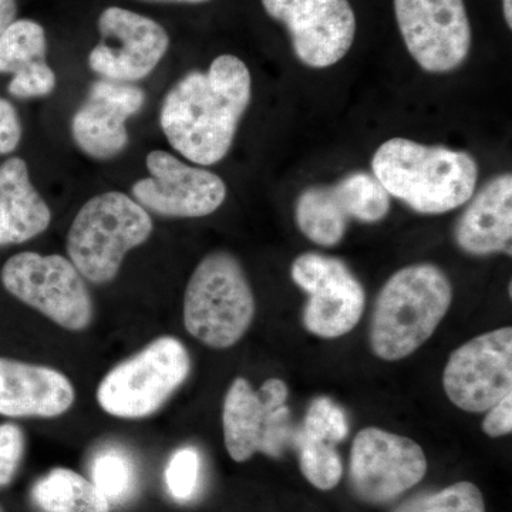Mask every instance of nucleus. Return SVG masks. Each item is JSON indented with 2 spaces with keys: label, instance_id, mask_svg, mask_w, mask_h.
<instances>
[{
  "label": "nucleus",
  "instance_id": "obj_1",
  "mask_svg": "<svg viewBox=\"0 0 512 512\" xmlns=\"http://www.w3.org/2000/svg\"><path fill=\"white\" fill-rule=\"evenodd\" d=\"M252 97L247 64L218 56L208 72H190L165 94L160 124L168 143L191 163L208 167L224 160Z\"/></svg>",
  "mask_w": 512,
  "mask_h": 512
},
{
  "label": "nucleus",
  "instance_id": "obj_2",
  "mask_svg": "<svg viewBox=\"0 0 512 512\" xmlns=\"http://www.w3.org/2000/svg\"><path fill=\"white\" fill-rule=\"evenodd\" d=\"M373 175L390 197L419 214H446L476 192L478 165L466 151L394 137L377 148Z\"/></svg>",
  "mask_w": 512,
  "mask_h": 512
},
{
  "label": "nucleus",
  "instance_id": "obj_3",
  "mask_svg": "<svg viewBox=\"0 0 512 512\" xmlns=\"http://www.w3.org/2000/svg\"><path fill=\"white\" fill-rule=\"evenodd\" d=\"M453 302L450 279L433 264H414L390 276L379 292L370 345L380 359L412 355L439 328Z\"/></svg>",
  "mask_w": 512,
  "mask_h": 512
},
{
  "label": "nucleus",
  "instance_id": "obj_4",
  "mask_svg": "<svg viewBox=\"0 0 512 512\" xmlns=\"http://www.w3.org/2000/svg\"><path fill=\"white\" fill-rule=\"evenodd\" d=\"M150 214L124 192L110 191L86 202L67 234L70 261L86 281L110 284L124 258L153 234Z\"/></svg>",
  "mask_w": 512,
  "mask_h": 512
},
{
  "label": "nucleus",
  "instance_id": "obj_5",
  "mask_svg": "<svg viewBox=\"0 0 512 512\" xmlns=\"http://www.w3.org/2000/svg\"><path fill=\"white\" fill-rule=\"evenodd\" d=\"M255 298L234 255L215 251L192 272L184 293V326L212 349L237 345L255 318Z\"/></svg>",
  "mask_w": 512,
  "mask_h": 512
},
{
  "label": "nucleus",
  "instance_id": "obj_6",
  "mask_svg": "<svg viewBox=\"0 0 512 512\" xmlns=\"http://www.w3.org/2000/svg\"><path fill=\"white\" fill-rule=\"evenodd\" d=\"M191 372V357L174 336H161L113 367L97 387V403L119 419H146L170 400Z\"/></svg>",
  "mask_w": 512,
  "mask_h": 512
},
{
  "label": "nucleus",
  "instance_id": "obj_7",
  "mask_svg": "<svg viewBox=\"0 0 512 512\" xmlns=\"http://www.w3.org/2000/svg\"><path fill=\"white\" fill-rule=\"evenodd\" d=\"M3 288L20 302L72 332L92 325V295L79 269L62 255L20 252L3 266Z\"/></svg>",
  "mask_w": 512,
  "mask_h": 512
},
{
  "label": "nucleus",
  "instance_id": "obj_8",
  "mask_svg": "<svg viewBox=\"0 0 512 512\" xmlns=\"http://www.w3.org/2000/svg\"><path fill=\"white\" fill-rule=\"evenodd\" d=\"M289 389L284 380H265L258 390L244 377H237L225 394L222 430L229 457L244 463L256 453L272 458L284 456L292 446Z\"/></svg>",
  "mask_w": 512,
  "mask_h": 512
},
{
  "label": "nucleus",
  "instance_id": "obj_9",
  "mask_svg": "<svg viewBox=\"0 0 512 512\" xmlns=\"http://www.w3.org/2000/svg\"><path fill=\"white\" fill-rule=\"evenodd\" d=\"M390 211V195L375 175L356 171L333 185L306 188L296 201V222L303 235L319 247H335L350 220L382 221Z\"/></svg>",
  "mask_w": 512,
  "mask_h": 512
},
{
  "label": "nucleus",
  "instance_id": "obj_10",
  "mask_svg": "<svg viewBox=\"0 0 512 512\" xmlns=\"http://www.w3.org/2000/svg\"><path fill=\"white\" fill-rule=\"evenodd\" d=\"M291 276L309 293L302 316L309 333L336 339L356 328L365 312L366 293L342 259L306 252L293 261Z\"/></svg>",
  "mask_w": 512,
  "mask_h": 512
},
{
  "label": "nucleus",
  "instance_id": "obj_11",
  "mask_svg": "<svg viewBox=\"0 0 512 512\" xmlns=\"http://www.w3.org/2000/svg\"><path fill=\"white\" fill-rule=\"evenodd\" d=\"M397 25L421 69L453 72L470 55L473 33L464 0H394Z\"/></svg>",
  "mask_w": 512,
  "mask_h": 512
},
{
  "label": "nucleus",
  "instance_id": "obj_12",
  "mask_svg": "<svg viewBox=\"0 0 512 512\" xmlns=\"http://www.w3.org/2000/svg\"><path fill=\"white\" fill-rule=\"evenodd\" d=\"M350 484L367 504L396 500L427 473V458L416 441L366 427L356 434L350 451Z\"/></svg>",
  "mask_w": 512,
  "mask_h": 512
},
{
  "label": "nucleus",
  "instance_id": "obj_13",
  "mask_svg": "<svg viewBox=\"0 0 512 512\" xmlns=\"http://www.w3.org/2000/svg\"><path fill=\"white\" fill-rule=\"evenodd\" d=\"M448 400L467 413H485L512 393V329L491 330L451 353L443 373Z\"/></svg>",
  "mask_w": 512,
  "mask_h": 512
},
{
  "label": "nucleus",
  "instance_id": "obj_14",
  "mask_svg": "<svg viewBox=\"0 0 512 512\" xmlns=\"http://www.w3.org/2000/svg\"><path fill=\"white\" fill-rule=\"evenodd\" d=\"M97 28L101 40L90 52L89 66L113 82L146 79L170 47V36L160 23L120 6L104 9Z\"/></svg>",
  "mask_w": 512,
  "mask_h": 512
},
{
  "label": "nucleus",
  "instance_id": "obj_15",
  "mask_svg": "<svg viewBox=\"0 0 512 512\" xmlns=\"http://www.w3.org/2000/svg\"><path fill=\"white\" fill-rule=\"evenodd\" d=\"M281 22L293 52L305 66L326 69L343 59L355 42L356 15L349 0H261Z\"/></svg>",
  "mask_w": 512,
  "mask_h": 512
},
{
  "label": "nucleus",
  "instance_id": "obj_16",
  "mask_svg": "<svg viewBox=\"0 0 512 512\" xmlns=\"http://www.w3.org/2000/svg\"><path fill=\"white\" fill-rule=\"evenodd\" d=\"M150 177L131 188L134 201L146 211L171 218L214 214L227 198V185L217 174L183 163L167 151H151L146 160Z\"/></svg>",
  "mask_w": 512,
  "mask_h": 512
},
{
  "label": "nucleus",
  "instance_id": "obj_17",
  "mask_svg": "<svg viewBox=\"0 0 512 512\" xmlns=\"http://www.w3.org/2000/svg\"><path fill=\"white\" fill-rule=\"evenodd\" d=\"M146 94L134 84L101 79L90 87L72 120V136L86 156L110 160L127 148V120L143 109Z\"/></svg>",
  "mask_w": 512,
  "mask_h": 512
},
{
  "label": "nucleus",
  "instance_id": "obj_18",
  "mask_svg": "<svg viewBox=\"0 0 512 512\" xmlns=\"http://www.w3.org/2000/svg\"><path fill=\"white\" fill-rule=\"evenodd\" d=\"M73 383L53 367L0 357V416L53 419L69 412Z\"/></svg>",
  "mask_w": 512,
  "mask_h": 512
},
{
  "label": "nucleus",
  "instance_id": "obj_19",
  "mask_svg": "<svg viewBox=\"0 0 512 512\" xmlns=\"http://www.w3.org/2000/svg\"><path fill=\"white\" fill-rule=\"evenodd\" d=\"M471 198L454 231L458 247L474 256H511L512 175H498Z\"/></svg>",
  "mask_w": 512,
  "mask_h": 512
},
{
  "label": "nucleus",
  "instance_id": "obj_20",
  "mask_svg": "<svg viewBox=\"0 0 512 512\" xmlns=\"http://www.w3.org/2000/svg\"><path fill=\"white\" fill-rule=\"evenodd\" d=\"M50 222L52 212L33 187L25 160L12 157L0 164V247L39 237Z\"/></svg>",
  "mask_w": 512,
  "mask_h": 512
},
{
  "label": "nucleus",
  "instance_id": "obj_21",
  "mask_svg": "<svg viewBox=\"0 0 512 512\" xmlns=\"http://www.w3.org/2000/svg\"><path fill=\"white\" fill-rule=\"evenodd\" d=\"M32 498L45 512H110L109 501L96 485L69 468H53L40 478Z\"/></svg>",
  "mask_w": 512,
  "mask_h": 512
},
{
  "label": "nucleus",
  "instance_id": "obj_22",
  "mask_svg": "<svg viewBox=\"0 0 512 512\" xmlns=\"http://www.w3.org/2000/svg\"><path fill=\"white\" fill-rule=\"evenodd\" d=\"M47 37L40 23L15 20L0 36V74H13L46 62Z\"/></svg>",
  "mask_w": 512,
  "mask_h": 512
},
{
  "label": "nucleus",
  "instance_id": "obj_23",
  "mask_svg": "<svg viewBox=\"0 0 512 512\" xmlns=\"http://www.w3.org/2000/svg\"><path fill=\"white\" fill-rule=\"evenodd\" d=\"M292 446L298 451L299 468L303 477L313 487L329 491L340 483L343 464L336 444L309 436L302 430H295Z\"/></svg>",
  "mask_w": 512,
  "mask_h": 512
},
{
  "label": "nucleus",
  "instance_id": "obj_24",
  "mask_svg": "<svg viewBox=\"0 0 512 512\" xmlns=\"http://www.w3.org/2000/svg\"><path fill=\"white\" fill-rule=\"evenodd\" d=\"M92 478L109 504L126 503L137 487L136 466L119 448H107L93 458Z\"/></svg>",
  "mask_w": 512,
  "mask_h": 512
},
{
  "label": "nucleus",
  "instance_id": "obj_25",
  "mask_svg": "<svg viewBox=\"0 0 512 512\" xmlns=\"http://www.w3.org/2000/svg\"><path fill=\"white\" fill-rule=\"evenodd\" d=\"M394 512H485V503L476 484L460 481L437 493L413 498Z\"/></svg>",
  "mask_w": 512,
  "mask_h": 512
},
{
  "label": "nucleus",
  "instance_id": "obj_26",
  "mask_svg": "<svg viewBox=\"0 0 512 512\" xmlns=\"http://www.w3.org/2000/svg\"><path fill=\"white\" fill-rule=\"evenodd\" d=\"M299 430L309 436L336 444L348 437V417L330 397H318L308 407Z\"/></svg>",
  "mask_w": 512,
  "mask_h": 512
},
{
  "label": "nucleus",
  "instance_id": "obj_27",
  "mask_svg": "<svg viewBox=\"0 0 512 512\" xmlns=\"http://www.w3.org/2000/svg\"><path fill=\"white\" fill-rule=\"evenodd\" d=\"M201 476V456L194 447L175 451L165 470L168 491L180 503L191 500L198 490Z\"/></svg>",
  "mask_w": 512,
  "mask_h": 512
},
{
  "label": "nucleus",
  "instance_id": "obj_28",
  "mask_svg": "<svg viewBox=\"0 0 512 512\" xmlns=\"http://www.w3.org/2000/svg\"><path fill=\"white\" fill-rule=\"evenodd\" d=\"M56 74L47 62L33 64L28 69L16 73L10 80L8 92L19 100L49 96L55 90Z\"/></svg>",
  "mask_w": 512,
  "mask_h": 512
},
{
  "label": "nucleus",
  "instance_id": "obj_29",
  "mask_svg": "<svg viewBox=\"0 0 512 512\" xmlns=\"http://www.w3.org/2000/svg\"><path fill=\"white\" fill-rule=\"evenodd\" d=\"M25 433L18 424H0V487L12 483L25 456Z\"/></svg>",
  "mask_w": 512,
  "mask_h": 512
},
{
  "label": "nucleus",
  "instance_id": "obj_30",
  "mask_svg": "<svg viewBox=\"0 0 512 512\" xmlns=\"http://www.w3.org/2000/svg\"><path fill=\"white\" fill-rule=\"evenodd\" d=\"M22 133L18 110L9 100L0 97V156H8L18 148Z\"/></svg>",
  "mask_w": 512,
  "mask_h": 512
},
{
  "label": "nucleus",
  "instance_id": "obj_31",
  "mask_svg": "<svg viewBox=\"0 0 512 512\" xmlns=\"http://www.w3.org/2000/svg\"><path fill=\"white\" fill-rule=\"evenodd\" d=\"M483 431L488 437L498 439L512 431V393L491 407L483 421Z\"/></svg>",
  "mask_w": 512,
  "mask_h": 512
},
{
  "label": "nucleus",
  "instance_id": "obj_32",
  "mask_svg": "<svg viewBox=\"0 0 512 512\" xmlns=\"http://www.w3.org/2000/svg\"><path fill=\"white\" fill-rule=\"evenodd\" d=\"M18 15L16 0H0V36L12 25Z\"/></svg>",
  "mask_w": 512,
  "mask_h": 512
},
{
  "label": "nucleus",
  "instance_id": "obj_33",
  "mask_svg": "<svg viewBox=\"0 0 512 512\" xmlns=\"http://www.w3.org/2000/svg\"><path fill=\"white\" fill-rule=\"evenodd\" d=\"M504 18L508 28H512V0H503Z\"/></svg>",
  "mask_w": 512,
  "mask_h": 512
},
{
  "label": "nucleus",
  "instance_id": "obj_34",
  "mask_svg": "<svg viewBox=\"0 0 512 512\" xmlns=\"http://www.w3.org/2000/svg\"><path fill=\"white\" fill-rule=\"evenodd\" d=\"M160 2L204 3L208 2V0H160Z\"/></svg>",
  "mask_w": 512,
  "mask_h": 512
},
{
  "label": "nucleus",
  "instance_id": "obj_35",
  "mask_svg": "<svg viewBox=\"0 0 512 512\" xmlns=\"http://www.w3.org/2000/svg\"><path fill=\"white\" fill-rule=\"evenodd\" d=\"M0 512H5V511H3V508H2V507H0Z\"/></svg>",
  "mask_w": 512,
  "mask_h": 512
}]
</instances>
